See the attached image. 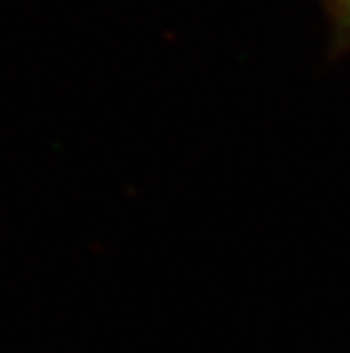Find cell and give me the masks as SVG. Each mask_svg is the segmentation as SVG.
<instances>
[{"label": "cell", "mask_w": 350, "mask_h": 353, "mask_svg": "<svg viewBox=\"0 0 350 353\" xmlns=\"http://www.w3.org/2000/svg\"><path fill=\"white\" fill-rule=\"evenodd\" d=\"M330 23V46L339 55L350 52V0H323Z\"/></svg>", "instance_id": "6da1fadb"}]
</instances>
